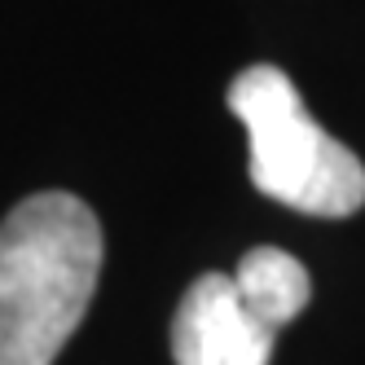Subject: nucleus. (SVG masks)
Wrapping results in <instances>:
<instances>
[{
  "label": "nucleus",
  "instance_id": "nucleus-1",
  "mask_svg": "<svg viewBox=\"0 0 365 365\" xmlns=\"http://www.w3.org/2000/svg\"><path fill=\"white\" fill-rule=\"evenodd\" d=\"M101 225L84 198L40 190L0 220V365H53L101 277Z\"/></svg>",
  "mask_w": 365,
  "mask_h": 365
},
{
  "label": "nucleus",
  "instance_id": "nucleus-2",
  "mask_svg": "<svg viewBox=\"0 0 365 365\" xmlns=\"http://www.w3.org/2000/svg\"><path fill=\"white\" fill-rule=\"evenodd\" d=\"M225 106L247 128L251 185L304 216L344 220L365 207V163L308 115L282 66H247L233 75Z\"/></svg>",
  "mask_w": 365,
  "mask_h": 365
},
{
  "label": "nucleus",
  "instance_id": "nucleus-3",
  "mask_svg": "<svg viewBox=\"0 0 365 365\" xmlns=\"http://www.w3.org/2000/svg\"><path fill=\"white\" fill-rule=\"evenodd\" d=\"M273 344L277 330L255 322L238 295V282L225 273L194 277L172 317L176 365H269Z\"/></svg>",
  "mask_w": 365,
  "mask_h": 365
},
{
  "label": "nucleus",
  "instance_id": "nucleus-4",
  "mask_svg": "<svg viewBox=\"0 0 365 365\" xmlns=\"http://www.w3.org/2000/svg\"><path fill=\"white\" fill-rule=\"evenodd\" d=\"M233 282H238L242 304L255 312V322H264L269 330L291 326L312 299L308 269L291 251H277V247H251L233 269Z\"/></svg>",
  "mask_w": 365,
  "mask_h": 365
}]
</instances>
